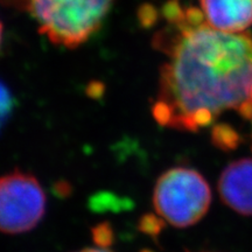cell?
<instances>
[{"label":"cell","mask_w":252,"mask_h":252,"mask_svg":"<svg viewBox=\"0 0 252 252\" xmlns=\"http://www.w3.org/2000/svg\"><path fill=\"white\" fill-rule=\"evenodd\" d=\"M162 17L166 25L153 36L154 48L167 55L152 105L158 124L195 132L226 111L251 119V36L216 30L201 9L179 0L163 5Z\"/></svg>","instance_id":"obj_1"},{"label":"cell","mask_w":252,"mask_h":252,"mask_svg":"<svg viewBox=\"0 0 252 252\" xmlns=\"http://www.w3.org/2000/svg\"><path fill=\"white\" fill-rule=\"evenodd\" d=\"M115 0H32L39 32L56 46L76 48L99 30Z\"/></svg>","instance_id":"obj_2"},{"label":"cell","mask_w":252,"mask_h":252,"mask_svg":"<svg viewBox=\"0 0 252 252\" xmlns=\"http://www.w3.org/2000/svg\"><path fill=\"white\" fill-rule=\"evenodd\" d=\"M157 215L175 228L194 225L206 215L212 202V190L206 179L187 167L167 169L153 189Z\"/></svg>","instance_id":"obj_3"},{"label":"cell","mask_w":252,"mask_h":252,"mask_svg":"<svg viewBox=\"0 0 252 252\" xmlns=\"http://www.w3.org/2000/svg\"><path fill=\"white\" fill-rule=\"evenodd\" d=\"M46 207L45 190L31 173L13 171L0 176V232L31 231L43 219Z\"/></svg>","instance_id":"obj_4"},{"label":"cell","mask_w":252,"mask_h":252,"mask_svg":"<svg viewBox=\"0 0 252 252\" xmlns=\"http://www.w3.org/2000/svg\"><path fill=\"white\" fill-rule=\"evenodd\" d=\"M219 191L223 202L236 213L252 216V158L239 159L225 167Z\"/></svg>","instance_id":"obj_5"},{"label":"cell","mask_w":252,"mask_h":252,"mask_svg":"<svg viewBox=\"0 0 252 252\" xmlns=\"http://www.w3.org/2000/svg\"><path fill=\"white\" fill-rule=\"evenodd\" d=\"M208 25L216 30L241 33L252 25V0H201Z\"/></svg>","instance_id":"obj_6"},{"label":"cell","mask_w":252,"mask_h":252,"mask_svg":"<svg viewBox=\"0 0 252 252\" xmlns=\"http://www.w3.org/2000/svg\"><path fill=\"white\" fill-rule=\"evenodd\" d=\"M12 109H13L12 94L5 84L0 82V130L5 125V123L7 122L9 113L12 112Z\"/></svg>","instance_id":"obj_7"},{"label":"cell","mask_w":252,"mask_h":252,"mask_svg":"<svg viewBox=\"0 0 252 252\" xmlns=\"http://www.w3.org/2000/svg\"><path fill=\"white\" fill-rule=\"evenodd\" d=\"M5 6L19 11H28L32 0H0Z\"/></svg>","instance_id":"obj_8"},{"label":"cell","mask_w":252,"mask_h":252,"mask_svg":"<svg viewBox=\"0 0 252 252\" xmlns=\"http://www.w3.org/2000/svg\"><path fill=\"white\" fill-rule=\"evenodd\" d=\"M77 252H113V251L109 250V249L104 247V245H99V247H96V248H86L83 249V250H80Z\"/></svg>","instance_id":"obj_9"},{"label":"cell","mask_w":252,"mask_h":252,"mask_svg":"<svg viewBox=\"0 0 252 252\" xmlns=\"http://www.w3.org/2000/svg\"><path fill=\"white\" fill-rule=\"evenodd\" d=\"M1 41H2V25L0 21V47H1Z\"/></svg>","instance_id":"obj_10"},{"label":"cell","mask_w":252,"mask_h":252,"mask_svg":"<svg viewBox=\"0 0 252 252\" xmlns=\"http://www.w3.org/2000/svg\"><path fill=\"white\" fill-rule=\"evenodd\" d=\"M251 119H252V117H251Z\"/></svg>","instance_id":"obj_11"}]
</instances>
